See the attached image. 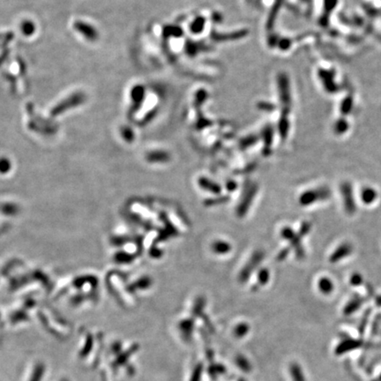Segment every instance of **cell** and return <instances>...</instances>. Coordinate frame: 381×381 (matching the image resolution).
Instances as JSON below:
<instances>
[{"instance_id":"cell-7","label":"cell","mask_w":381,"mask_h":381,"mask_svg":"<svg viewBox=\"0 0 381 381\" xmlns=\"http://www.w3.org/2000/svg\"><path fill=\"white\" fill-rule=\"evenodd\" d=\"M352 246L349 244H343L339 246L337 249L333 252V254L330 257L331 263H336L339 260L343 259L345 257L348 256L352 253Z\"/></svg>"},{"instance_id":"cell-11","label":"cell","mask_w":381,"mask_h":381,"mask_svg":"<svg viewBox=\"0 0 381 381\" xmlns=\"http://www.w3.org/2000/svg\"><path fill=\"white\" fill-rule=\"evenodd\" d=\"M269 278H270V273L268 268H261L257 275L258 283L260 286L266 285L269 281Z\"/></svg>"},{"instance_id":"cell-13","label":"cell","mask_w":381,"mask_h":381,"mask_svg":"<svg viewBox=\"0 0 381 381\" xmlns=\"http://www.w3.org/2000/svg\"><path fill=\"white\" fill-rule=\"evenodd\" d=\"M204 304H205V299L203 297H199L196 301H195V306H194V314L195 315H199L201 314L202 310L204 307Z\"/></svg>"},{"instance_id":"cell-3","label":"cell","mask_w":381,"mask_h":381,"mask_svg":"<svg viewBox=\"0 0 381 381\" xmlns=\"http://www.w3.org/2000/svg\"><path fill=\"white\" fill-rule=\"evenodd\" d=\"M263 259H264V253L262 252L257 251L253 253L252 257L250 258V260H248V262L246 263V266L243 268L241 272L239 273V276H238L239 282L241 283H245L247 280H249L253 271L256 270V268L260 266Z\"/></svg>"},{"instance_id":"cell-5","label":"cell","mask_w":381,"mask_h":381,"mask_svg":"<svg viewBox=\"0 0 381 381\" xmlns=\"http://www.w3.org/2000/svg\"><path fill=\"white\" fill-rule=\"evenodd\" d=\"M341 190L344 202L345 210L349 215L354 214L355 211V204L351 184L349 183H342L341 185Z\"/></svg>"},{"instance_id":"cell-18","label":"cell","mask_w":381,"mask_h":381,"mask_svg":"<svg viewBox=\"0 0 381 381\" xmlns=\"http://www.w3.org/2000/svg\"><path fill=\"white\" fill-rule=\"evenodd\" d=\"M237 187H238V184L235 181H230L226 184V188L229 192H234L237 189Z\"/></svg>"},{"instance_id":"cell-9","label":"cell","mask_w":381,"mask_h":381,"mask_svg":"<svg viewBox=\"0 0 381 381\" xmlns=\"http://www.w3.org/2000/svg\"><path fill=\"white\" fill-rule=\"evenodd\" d=\"M376 198H377V193H376V190L370 188V187L364 188L362 192V200L365 204L372 203L376 200Z\"/></svg>"},{"instance_id":"cell-8","label":"cell","mask_w":381,"mask_h":381,"mask_svg":"<svg viewBox=\"0 0 381 381\" xmlns=\"http://www.w3.org/2000/svg\"><path fill=\"white\" fill-rule=\"evenodd\" d=\"M211 249L214 253H217L218 255H225L231 252L232 247L230 243L223 241V240H217L213 243Z\"/></svg>"},{"instance_id":"cell-12","label":"cell","mask_w":381,"mask_h":381,"mask_svg":"<svg viewBox=\"0 0 381 381\" xmlns=\"http://www.w3.org/2000/svg\"><path fill=\"white\" fill-rule=\"evenodd\" d=\"M230 200V198L228 196H220V197H217V198L209 199L204 202L207 207H211V206L220 205V204H224L225 202H227Z\"/></svg>"},{"instance_id":"cell-1","label":"cell","mask_w":381,"mask_h":381,"mask_svg":"<svg viewBox=\"0 0 381 381\" xmlns=\"http://www.w3.org/2000/svg\"><path fill=\"white\" fill-rule=\"evenodd\" d=\"M331 196V192L327 187H319L317 189L308 190L303 193L299 197L301 206L307 207L320 201L327 200Z\"/></svg>"},{"instance_id":"cell-10","label":"cell","mask_w":381,"mask_h":381,"mask_svg":"<svg viewBox=\"0 0 381 381\" xmlns=\"http://www.w3.org/2000/svg\"><path fill=\"white\" fill-rule=\"evenodd\" d=\"M318 285H319V290L322 293L329 294L333 291V282L330 279L326 278V277H322V278L319 279V284Z\"/></svg>"},{"instance_id":"cell-16","label":"cell","mask_w":381,"mask_h":381,"mask_svg":"<svg viewBox=\"0 0 381 381\" xmlns=\"http://www.w3.org/2000/svg\"><path fill=\"white\" fill-rule=\"evenodd\" d=\"M362 282H363V278L358 274H354V275H352L351 278H350V283H351L352 285H359V284L362 283Z\"/></svg>"},{"instance_id":"cell-2","label":"cell","mask_w":381,"mask_h":381,"mask_svg":"<svg viewBox=\"0 0 381 381\" xmlns=\"http://www.w3.org/2000/svg\"><path fill=\"white\" fill-rule=\"evenodd\" d=\"M281 237L290 243V247L294 249L298 259L304 258V250L301 242L302 237L298 234V232H295L291 228L283 227L281 231Z\"/></svg>"},{"instance_id":"cell-19","label":"cell","mask_w":381,"mask_h":381,"mask_svg":"<svg viewBox=\"0 0 381 381\" xmlns=\"http://www.w3.org/2000/svg\"><path fill=\"white\" fill-rule=\"evenodd\" d=\"M194 377H195V381L200 380V377H201V367H199L198 370H196Z\"/></svg>"},{"instance_id":"cell-14","label":"cell","mask_w":381,"mask_h":381,"mask_svg":"<svg viewBox=\"0 0 381 381\" xmlns=\"http://www.w3.org/2000/svg\"><path fill=\"white\" fill-rule=\"evenodd\" d=\"M311 228H312L311 224H309L307 222H304L301 225L299 231H298V234L300 235L301 237L303 238V237L306 236L309 233V231H311Z\"/></svg>"},{"instance_id":"cell-15","label":"cell","mask_w":381,"mask_h":381,"mask_svg":"<svg viewBox=\"0 0 381 381\" xmlns=\"http://www.w3.org/2000/svg\"><path fill=\"white\" fill-rule=\"evenodd\" d=\"M235 332H236V334L238 336H243L244 334H246L248 332V325H246V324H239L236 327Z\"/></svg>"},{"instance_id":"cell-4","label":"cell","mask_w":381,"mask_h":381,"mask_svg":"<svg viewBox=\"0 0 381 381\" xmlns=\"http://www.w3.org/2000/svg\"><path fill=\"white\" fill-rule=\"evenodd\" d=\"M257 193H258V186L256 184H253L246 190L243 195L241 202H239L236 213L238 217H244L249 211L251 206L253 204V201L255 199Z\"/></svg>"},{"instance_id":"cell-6","label":"cell","mask_w":381,"mask_h":381,"mask_svg":"<svg viewBox=\"0 0 381 381\" xmlns=\"http://www.w3.org/2000/svg\"><path fill=\"white\" fill-rule=\"evenodd\" d=\"M199 186L202 188V190H206L211 193L213 195H219L222 193L223 188L219 183L209 179L207 176H201L198 179Z\"/></svg>"},{"instance_id":"cell-17","label":"cell","mask_w":381,"mask_h":381,"mask_svg":"<svg viewBox=\"0 0 381 381\" xmlns=\"http://www.w3.org/2000/svg\"><path fill=\"white\" fill-rule=\"evenodd\" d=\"M290 249H291V247H290V248H284V249H282V251L279 253L278 256H277V260H283L284 259H286V257L288 256L289 253H290Z\"/></svg>"}]
</instances>
